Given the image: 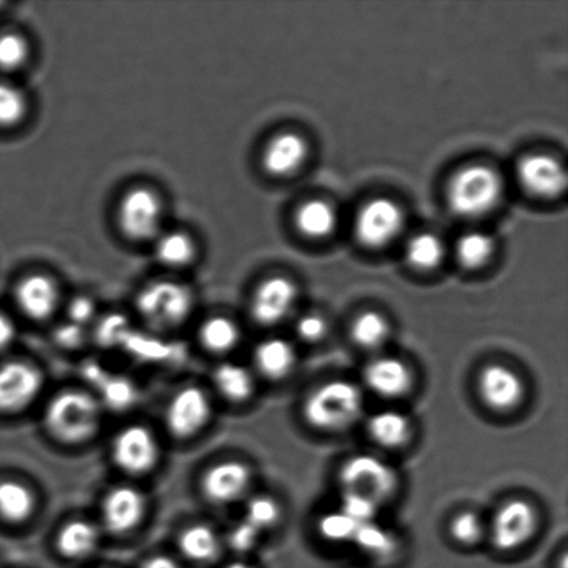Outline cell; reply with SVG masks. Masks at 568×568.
Here are the masks:
<instances>
[{"label": "cell", "instance_id": "83f0119b", "mask_svg": "<svg viewBox=\"0 0 568 568\" xmlns=\"http://www.w3.org/2000/svg\"><path fill=\"white\" fill-rule=\"evenodd\" d=\"M180 548L187 559L209 561L220 552V539L213 528L196 525L186 528L180 538Z\"/></svg>", "mask_w": 568, "mask_h": 568}, {"label": "cell", "instance_id": "d6986e66", "mask_svg": "<svg viewBox=\"0 0 568 568\" xmlns=\"http://www.w3.org/2000/svg\"><path fill=\"white\" fill-rule=\"evenodd\" d=\"M16 298L21 311L31 320H48L58 308V284L47 275L27 276L17 286Z\"/></svg>", "mask_w": 568, "mask_h": 568}, {"label": "cell", "instance_id": "7c38bea8", "mask_svg": "<svg viewBox=\"0 0 568 568\" xmlns=\"http://www.w3.org/2000/svg\"><path fill=\"white\" fill-rule=\"evenodd\" d=\"M211 412L210 399L202 388H183L166 409V427L178 438L192 437L207 426Z\"/></svg>", "mask_w": 568, "mask_h": 568}, {"label": "cell", "instance_id": "5b68a950", "mask_svg": "<svg viewBox=\"0 0 568 568\" xmlns=\"http://www.w3.org/2000/svg\"><path fill=\"white\" fill-rule=\"evenodd\" d=\"M136 305L150 325L160 328L174 327L192 314L193 294L185 284L154 282L138 295Z\"/></svg>", "mask_w": 568, "mask_h": 568}, {"label": "cell", "instance_id": "7bdbcfd3", "mask_svg": "<svg viewBox=\"0 0 568 568\" xmlns=\"http://www.w3.org/2000/svg\"><path fill=\"white\" fill-rule=\"evenodd\" d=\"M143 568H180L174 560L165 558V556H155L144 565Z\"/></svg>", "mask_w": 568, "mask_h": 568}, {"label": "cell", "instance_id": "f1b7e54d", "mask_svg": "<svg viewBox=\"0 0 568 568\" xmlns=\"http://www.w3.org/2000/svg\"><path fill=\"white\" fill-rule=\"evenodd\" d=\"M155 255L170 268H183L196 257V244L183 232H170L159 239Z\"/></svg>", "mask_w": 568, "mask_h": 568}, {"label": "cell", "instance_id": "30bf717a", "mask_svg": "<svg viewBox=\"0 0 568 568\" xmlns=\"http://www.w3.org/2000/svg\"><path fill=\"white\" fill-rule=\"evenodd\" d=\"M42 373L24 362L0 365V412L14 414L28 408L42 392Z\"/></svg>", "mask_w": 568, "mask_h": 568}, {"label": "cell", "instance_id": "d4e9b609", "mask_svg": "<svg viewBox=\"0 0 568 568\" xmlns=\"http://www.w3.org/2000/svg\"><path fill=\"white\" fill-rule=\"evenodd\" d=\"M214 382L219 392L230 400L243 403L252 397L255 388L254 377L246 367L224 364L216 367Z\"/></svg>", "mask_w": 568, "mask_h": 568}, {"label": "cell", "instance_id": "4316f807", "mask_svg": "<svg viewBox=\"0 0 568 568\" xmlns=\"http://www.w3.org/2000/svg\"><path fill=\"white\" fill-rule=\"evenodd\" d=\"M351 337L354 343L365 349H378L389 337V325L377 312L367 311L355 317L351 326Z\"/></svg>", "mask_w": 568, "mask_h": 568}, {"label": "cell", "instance_id": "4fadbf2b", "mask_svg": "<svg viewBox=\"0 0 568 568\" xmlns=\"http://www.w3.org/2000/svg\"><path fill=\"white\" fill-rule=\"evenodd\" d=\"M517 178L528 193L538 197H558L567 185L565 166L548 154L523 158L517 165Z\"/></svg>", "mask_w": 568, "mask_h": 568}, {"label": "cell", "instance_id": "9a60e30c", "mask_svg": "<svg viewBox=\"0 0 568 568\" xmlns=\"http://www.w3.org/2000/svg\"><path fill=\"white\" fill-rule=\"evenodd\" d=\"M364 381L378 397L395 399L410 392L414 376L404 361L395 356H381L366 365Z\"/></svg>", "mask_w": 568, "mask_h": 568}, {"label": "cell", "instance_id": "7402d4cb", "mask_svg": "<svg viewBox=\"0 0 568 568\" xmlns=\"http://www.w3.org/2000/svg\"><path fill=\"white\" fill-rule=\"evenodd\" d=\"M36 495L19 481H0V517L13 525L24 523L36 510Z\"/></svg>", "mask_w": 568, "mask_h": 568}, {"label": "cell", "instance_id": "ab89813d", "mask_svg": "<svg viewBox=\"0 0 568 568\" xmlns=\"http://www.w3.org/2000/svg\"><path fill=\"white\" fill-rule=\"evenodd\" d=\"M327 333V323L322 316L310 314L300 317L297 322V334L306 343L321 342Z\"/></svg>", "mask_w": 568, "mask_h": 568}, {"label": "cell", "instance_id": "8992f818", "mask_svg": "<svg viewBox=\"0 0 568 568\" xmlns=\"http://www.w3.org/2000/svg\"><path fill=\"white\" fill-rule=\"evenodd\" d=\"M537 510L526 499L506 500L491 523V541L499 552H514L527 545L537 531Z\"/></svg>", "mask_w": 568, "mask_h": 568}, {"label": "cell", "instance_id": "d6a6232c", "mask_svg": "<svg viewBox=\"0 0 568 568\" xmlns=\"http://www.w3.org/2000/svg\"><path fill=\"white\" fill-rule=\"evenodd\" d=\"M28 110L24 93L10 83L0 82V128L19 125Z\"/></svg>", "mask_w": 568, "mask_h": 568}, {"label": "cell", "instance_id": "836d02e7", "mask_svg": "<svg viewBox=\"0 0 568 568\" xmlns=\"http://www.w3.org/2000/svg\"><path fill=\"white\" fill-rule=\"evenodd\" d=\"M358 526V523L349 519L347 515L338 510L321 517L317 528H320L321 536L325 538L326 541L339 544L353 542Z\"/></svg>", "mask_w": 568, "mask_h": 568}, {"label": "cell", "instance_id": "5bb4252c", "mask_svg": "<svg viewBox=\"0 0 568 568\" xmlns=\"http://www.w3.org/2000/svg\"><path fill=\"white\" fill-rule=\"evenodd\" d=\"M297 287L283 276H274L260 284L252 303V315L260 325H276L294 308Z\"/></svg>", "mask_w": 568, "mask_h": 568}, {"label": "cell", "instance_id": "484cf974", "mask_svg": "<svg viewBox=\"0 0 568 568\" xmlns=\"http://www.w3.org/2000/svg\"><path fill=\"white\" fill-rule=\"evenodd\" d=\"M353 542L362 552L376 560L389 559L397 550V539L392 531L386 530L376 520L359 525Z\"/></svg>", "mask_w": 568, "mask_h": 568}, {"label": "cell", "instance_id": "2e32d148", "mask_svg": "<svg viewBox=\"0 0 568 568\" xmlns=\"http://www.w3.org/2000/svg\"><path fill=\"white\" fill-rule=\"evenodd\" d=\"M146 514V499L139 489L116 487L110 491L103 503L105 527L114 534L132 531L141 525Z\"/></svg>", "mask_w": 568, "mask_h": 568}, {"label": "cell", "instance_id": "44dd1931", "mask_svg": "<svg viewBox=\"0 0 568 568\" xmlns=\"http://www.w3.org/2000/svg\"><path fill=\"white\" fill-rule=\"evenodd\" d=\"M254 361L265 377L271 381H281L292 372L295 353L286 339L268 338L255 348Z\"/></svg>", "mask_w": 568, "mask_h": 568}, {"label": "cell", "instance_id": "cb8c5ba5", "mask_svg": "<svg viewBox=\"0 0 568 568\" xmlns=\"http://www.w3.org/2000/svg\"><path fill=\"white\" fill-rule=\"evenodd\" d=\"M295 224L301 233L312 239H323L332 235L337 225L336 211L323 200H311L301 205L295 215Z\"/></svg>", "mask_w": 568, "mask_h": 568}, {"label": "cell", "instance_id": "ffe728a7", "mask_svg": "<svg viewBox=\"0 0 568 568\" xmlns=\"http://www.w3.org/2000/svg\"><path fill=\"white\" fill-rule=\"evenodd\" d=\"M367 433L381 447L395 449L404 447L412 436L409 417L397 409L376 412L367 420Z\"/></svg>", "mask_w": 568, "mask_h": 568}, {"label": "cell", "instance_id": "ba28073f", "mask_svg": "<svg viewBox=\"0 0 568 568\" xmlns=\"http://www.w3.org/2000/svg\"><path fill=\"white\" fill-rule=\"evenodd\" d=\"M404 213L397 203L389 199H375L359 211L355 221V235L366 247H384L404 227Z\"/></svg>", "mask_w": 568, "mask_h": 568}, {"label": "cell", "instance_id": "277c9868", "mask_svg": "<svg viewBox=\"0 0 568 568\" xmlns=\"http://www.w3.org/2000/svg\"><path fill=\"white\" fill-rule=\"evenodd\" d=\"M343 493L356 494L382 506L398 488V475L392 465L375 455L351 456L339 469Z\"/></svg>", "mask_w": 568, "mask_h": 568}, {"label": "cell", "instance_id": "74e56055", "mask_svg": "<svg viewBox=\"0 0 568 568\" xmlns=\"http://www.w3.org/2000/svg\"><path fill=\"white\" fill-rule=\"evenodd\" d=\"M378 508L381 506L361 495L343 493L342 509L339 510L358 525H364V523L376 520Z\"/></svg>", "mask_w": 568, "mask_h": 568}, {"label": "cell", "instance_id": "6da1fadb", "mask_svg": "<svg viewBox=\"0 0 568 568\" xmlns=\"http://www.w3.org/2000/svg\"><path fill=\"white\" fill-rule=\"evenodd\" d=\"M362 410L361 389L347 381H332L321 384L306 397L303 414L316 430L338 432L353 425Z\"/></svg>", "mask_w": 568, "mask_h": 568}, {"label": "cell", "instance_id": "8d00e7d4", "mask_svg": "<svg viewBox=\"0 0 568 568\" xmlns=\"http://www.w3.org/2000/svg\"><path fill=\"white\" fill-rule=\"evenodd\" d=\"M450 536L460 545H476L484 536V525L475 511L465 510L454 517L450 523Z\"/></svg>", "mask_w": 568, "mask_h": 568}, {"label": "cell", "instance_id": "7a4b0ae2", "mask_svg": "<svg viewBox=\"0 0 568 568\" xmlns=\"http://www.w3.org/2000/svg\"><path fill=\"white\" fill-rule=\"evenodd\" d=\"M504 183L498 172L483 164L467 165L456 172L448 186V203L455 214L475 219L497 207Z\"/></svg>", "mask_w": 568, "mask_h": 568}, {"label": "cell", "instance_id": "9c48e42d", "mask_svg": "<svg viewBox=\"0 0 568 568\" xmlns=\"http://www.w3.org/2000/svg\"><path fill=\"white\" fill-rule=\"evenodd\" d=\"M160 447L154 434L143 426L122 428L113 443V459L131 475H144L159 462Z\"/></svg>", "mask_w": 568, "mask_h": 568}, {"label": "cell", "instance_id": "52a82bcc", "mask_svg": "<svg viewBox=\"0 0 568 568\" xmlns=\"http://www.w3.org/2000/svg\"><path fill=\"white\" fill-rule=\"evenodd\" d=\"M163 216V204L158 193L149 187H135L122 197L119 224L132 241H149L158 235Z\"/></svg>", "mask_w": 568, "mask_h": 568}, {"label": "cell", "instance_id": "b9f144b4", "mask_svg": "<svg viewBox=\"0 0 568 568\" xmlns=\"http://www.w3.org/2000/svg\"><path fill=\"white\" fill-rule=\"evenodd\" d=\"M16 338V326L8 315L0 312V351L8 348Z\"/></svg>", "mask_w": 568, "mask_h": 568}, {"label": "cell", "instance_id": "f546056e", "mask_svg": "<svg viewBox=\"0 0 568 568\" xmlns=\"http://www.w3.org/2000/svg\"><path fill=\"white\" fill-rule=\"evenodd\" d=\"M241 331L235 322L224 316L211 317L200 328V339L213 353H227L236 347Z\"/></svg>", "mask_w": 568, "mask_h": 568}, {"label": "cell", "instance_id": "3957f363", "mask_svg": "<svg viewBox=\"0 0 568 568\" xmlns=\"http://www.w3.org/2000/svg\"><path fill=\"white\" fill-rule=\"evenodd\" d=\"M44 422L55 438L69 444H80L98 433L102 423V410L91 395L65 392L50 400Z\"/></svg>", "mask_w": 568, "mask_h": 568}, {"label": "cell", "instance_id": "4dcf8cb0", "mask_svg": "<svg viewBox=\"0 0 568 568\" xmlns=\"http://www.w3.org/2000/svg\"><path fill=\"white\" fill-rule=\"evenodd\" d=\"M405 257L414 268H436L444 257L443 242L433 233H419L406 244Z\"/></svg>", "mask_w": 568, "mask_h": 568}, {"label": "cell", "instance_id": "8fae6325", "mask_svg": "<svg viewBox=\"0 0 568 568\" xmlns=\"http://www.w3.org/2000/svg\"><path fill=\"white\" fill-rule=\"evenodd\" d=\"M526 387L514 369L503 364L484 366L478 375V394L483 403L497 412H510L525 398Z\"/></svg>", "mask_w": 568, "mask_h": 568}, {"label": "cell", "instance_id": "d590c367", "mask_svg": "<svg viewBox=\"0 0 568 568\" xmlns=\"http://www.w3.org/2000/svg\"><path fill=\"white\" fill-rule=\"evenodd\" d=\"M281 508L274 498L270 497H255L250 499L246 508V517L244 520L248 521L261 532L274 527L280 520Z\"/></svg>", "mask_w": 568, "mask_h": 568}, {"label": "cell", "instance_id": "e575fe53", "mask_svg": "<svg viewBox=\"0 0 568 568\" xmlns=\"http://www.w3.org/2000/svg\"><path fill=\"white\" fill-rule=\"evenodd\" d=\"M30 47L24 37L16 32L0 36V70L16 71L26 64Z\"/></svg>", "mask_w": 568, "mask_h": 568}, {"label": "cell", "instance_id": "603a6c76", "mask_svg": "<svg viewBox=\"0 0 568 568\" xmlns=\"http://www.w3.org/2000/svg\"><path fill=\"white\" fill-rule=\"evenodd\" d=\"M97 526L87 520L67 523L58 537V548L65 558L81 559L94 552L99 545Z\"/></svg>", "mask_w": 568, "mask_h": 568}, {"label": "cell", "instance_id": "ee69618b", "mask_svg": "<svg viewBox=\"0 0 568 568\" xmlns=\"http://www.w3.org/2000/svg\"><path fill=\"white\" fill-rule=\"evenodd\" d=\"M226 568H254V567L246 565V564H239V561H237V564H232V565L227 566Z\"/></svg>", "mask_w": 568, "mask_h": 568}, {"label": "cell", "instance_id": "ac0fdd59", "mask_svg": "<svg viewBox=\"0 0 568 568\" xmlns=\"http://www.w3.org/2000/svg\"><path fill=\"white\" fill-rule=\"evenodd\" d=\"M308 158V143L297 133L286 132L266 144L263 165L272 176H288L301 169Z\"/></svg>", "mask_w": 568, "mask_h": 568}, {"label": "cell", "instance_id": "e0dca14e", "mask_svg": "<svg viewBox=\"0 0 568 568\" xmlns=\"http://www.w3.org/2000/svg\"><path fill=\"white\" fill-rule=\"evenodd\" d=\"M252 473L241 462H224L211 467L203 478V493L214 504H230L247 491Z\"/></svg>", "mask_w": 568, "mask_h": 568}, {"label": "cell", "instance_id": "f35d334b", "mask_svg": "<svg viewBox=\"0 0 568 568\" xmlns=\"http://www.w3.org/2000/svg\"><path fill=\"white\" fill-rule=\"evenodd\" d=\"M261 534L263 532L258 528L243 520L230 534L231 548L237 550V552H248L258 544Z\"/></svg>", "mask_w": 568, "mask_h": 568}, {"label": "cell", "instance_id": "1f68e13d", "mask_svg": "<svg viewBox=\"0 0 568 568\" xmlns=\"http://www.w3.org/2000/svg\"><path fill=\"white\" fill-rule=\"evenodd\" d=\"M494 241L484 232H469L462 236L456 246V254L467 270L481 268L494 253Z\"/></svg>", "mask_w": 568, "mask_h": 568}, {"label": "cell", "instance_id": "60d3db41", "mask_svg": "<svg viewBox=\"0 0 568 568\" xmlns=\"http://www.w3.org/2000/svg\"><path fill=\"white\" fill-rule=\"evenodd\" d=\"M94 308L91 300L77 298L71 305V317L75 323L91 320Z\"/></svg>", "mask_w": 568, "mask_h": 568}]
</instances>
